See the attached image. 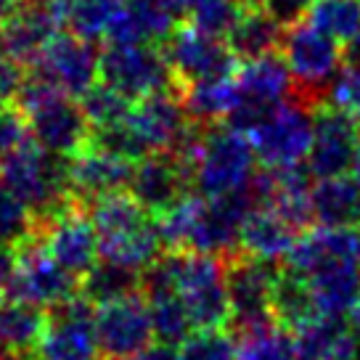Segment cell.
Wrapping results in <instances>:
<instances>
[{
    "instance_id": "obj_2",
    "label": "cell",
    "mask_w": 360,
    "mask_h": 360,
    "mask_svg": "<svg viewBox=\"0 0 360 360\" xmlns=\"http://www.w3.org/2000/svg\"><path fill=\"white\" fill-rule=\"evenodd\" d=\"M88 214L98 233L103 259L143 273L165 255L154 214L135 202L130 191L109 193L90 202Z\"/></svg>"
},
{
    "instance_id": "obj_17",
    "label": "cell",
    "mask_w": 360,
    "mask_h": 360,
    "mask_svg": "<svg viewBox=\"0 0 360 360\" xmlns=\"http://www.w3.org/2000/svg\"><path fill=\"white\" fill-rule=\"evenodd\" d=\"M79 294V278H75L69 270H64L56 259L43 249L40 238L34 236L19 247V273L13 283L16 300L32 302L43 310H51L56 304L69 302Z\"/></svg>"
},
{
    "instance_id": "obj_14",
    "label": "cell",
    "mask_w": 360,
    "mask_h": 360,
    "mask_svg": "<svg viewBox=\"0 0 360 360\" xmlns=\"http://www.w3.org/2000/svg\"><path fill=\"white\" fill-rule=\"evenodd\" d=\"M37 355L43 360H103L96 334V304L77 294L51 307Z\"/></svg>"
},
{
    "instance_id": "obj_33",
    "label": "cell",
    "mask_w": 360,
    "mask_h": 360,
    "mask_svg": "<svg viewBox=\"0 0 360 360\" xmlns=\"http://www.w3.org/2000/svg\"><path fill=\"white\" fill-rule=\"evenodd\" d=\"M236 360H300L294 337L289 328L276 321L265 326L238 331V358Z\"/></svg>"
},
{
    "instance_id": "obj_25",
    "label": "cell",
    "mask_w": 360,
    "mask_h": 360,
    "mask_svg": "<svg viewBox=\"0 0 360 360\" xmlns=\"http://www.w3.org/2000/svg\"><path fill=\"white\" fill-rule=\"evenodd\" d=\"M313 223L321 228L360 231V183L352 175L315 180L310 191Z\"/></svg>"
},
{
    "instance_id": "obj_46",
    "label": "cell",
    "mask_w": 360,
    "mask_h": 360,
    "mask_svg": "<svg viewBox=\"0 0 360 360\" xmlns=\"http://www.w3.org/2000/svg\"><path fill=\"white\" fill-rule=\"evenodd\" d=\"M24 6V0H0V27Z\"/></svg>"
},
{
    "instance_id": "obj_37",
    "label": "cell",
    "mask_w": 360,
    "mask_h": 360,
    "mask_svg": "<svg viewBox=\"0 0 360 360\" xmlns=\"http://www.w3.org/2000/svg\"><path fill=\"white\" fill-rule=\"evenodd\" d=\"M79 106L88 117L93 133L96 130H109L114 124H120L127 117L133 101H127L122 93H117L114 88H109L106 82H96L93 88L79 98Z\"/></svg>"
},
{
    "instance_id": "obj_31",
    "label": "cell",
    "mask_w": 360,
    "mask_h": 360,
    "mask_svg": "<svg viewBox=\"0 0 360 360\" xmlns=\"http://www.w3.org/2000/svg\"><path fill=\"white\" fill-rule=\"evenodd\" d=\"M304 22L337 43H349L360 34V0H310Z\"/></svg>"
},
{
    "instance_id": "obj_8",
    "label": "cell",
    "mask_w": 360,
    "mask_h": 360,
    "mask_svg": "<svg viewBox=\"0 0 360 360\" xmlns=\"http://www.w3.org/2000/svg\"><path fill=\"white\" fill-rule=\"evenodd\" d=\"M172 281L196 328L231 326V300L225 278V257L202 252H169Z\"/></svg>"
},
{
    "instance_id": "obj_20",
    "label": "cell",
    "mask_w": 360,
    "mask_h": 360,
    "mask_svg": "<svg viewBox=\"0 0 360 360\" xmlns=\"http://www.w3.org/2000/svg\"><path fill=\"white\" fill-rule=\"evenodd\" d=\"M360 262V231L349 228H304L294 241L283 265L300 276H313L323 268Z\"/></svg>"
},
{
    "instance_id": "obj_29",
    "label": "cell",
    "mask_w": 360,
    "mask_h": 360,
    "mask_svg": "<svg viewBox=\"0 0 360 360\" xmlns=\"http://www.w3.org/2000/svg\"><path fill=\"white\" fill-rule=\"evenodd\" d=\"M141 276L133 268H124V265H117L112 259H98L88 276H82L79 281V294L88 300L90 304L101 307L106 302H114V300H122V297H130V294L141 292Z\"/></svg>"
},
{
    "instance_id": "obj_11",
    "label": "cell",
    "mask_w": 360,
    "mask_h": 360,
    "mask_svg": "<svg viewBox=\"0 0 360 360\" xmlns=\"http://www.w3.org/2000/svg\"><path fill=\"white\" fill-rule=\"evenodd\" d=\"M172 75L178 79V88L204 82V79L228 77L236 75L238 58L223 37L207 34L193 24H178L175 32L162 43Z\"/></svg>"
},
{
    "instance_id": "obj_5",
    "label": "cell",
    "mask_w": 360,
    "mask_h": 360,
    "mask_svg": "<svg viewBox=\"0 0 360 360\" xmlns=\"http://www.w3.org/2000/svg\"><path fill=\"white\" fill-rule=\"evenodd\" d=\"M0 183L32 210L37 223L77 202L69 191L67 159L45 151L34 141H24L0 159Z\"/></svg>"
},
{
    "instance_id": "obj_51",
    "label": "cell",
    "mask_w": 360,
    "mask_h": 360,
    "mask_svg": "<svg viewBox=\"0 0 360 360\" xmlns=\"http://www.w3.org/2000/svg\"><path fill=\"white\" fill-rule=\"evenodd\" d=\"M27 360H43V358H40V355H32V358H27Z\"/></svg>"
},
{
    "instance_id": "obj_32",
    "label": "cell",
    "mask_w": 360,
    "mask_h": 360,
    "mask_svg": "<svg viewBox=\"0 0 360 360\" xmlns=\"http://www.w3.org/2000/svg\"><path fill=\"white\" fill-rule=\"evenodd\" d=\"M347 331V318L315 315L300 328H294V347L300 360H334L337 347Z\"/></svg>"
},
{
    "instance_id": "obj_44",
    "label": "cell",
    "mask_w": 360,
    "mask_h": 360,
    "mask_svg": "<svg viewBox=\"0 0 360 360\" xmlns=\"http://www.w3.org/2000/svg\"><path fill=\"white\" fill-rule=\"evenodd\" d=\"M130 360H178V347L175 345H167V342H151L141 349L138 355H133Z\"/></svg>"
},
{
    "instance_id": "obj_27",
    "label": "cell",
    "mask_w": 360,
    "mask_h": 360,
    "mask_svg": "<svg viewBox=\"0 0 360 360\" xmlns=\"http://www.w3.org/2000/svg\"><path fill=\"white\" fill-rule=\"evenodd\" d=\"M283 32H286V22L278 19L270 8L247 6L238 16L236 27L225 37V43L231 45L238 61H249V58L276 53L281 48Z\"/></svg>"
},
{
    "instance_id": "obj_34",
    "label": "cell",
    "mask_w": 360,
    "mask_h": 360,
    "mask_svg": "<svg viewBox=\"0 0 360 360\" xmlns=\"http://www.w3.org/2000/svg\"><path fill=\"white\" fill-rule=\"evenodd\" d=\"M37 217L32 210L0 183V247L19 249L37 236Z\"/></svg>"
},
{
    "instance_id": "obj_53",
    "label": "cell",
    "mask_w": 360,
    "mask_h": 360,
    "mask_svg": "<svg viewBox=\"0 0 360 360\" xmlns=\"http://www.w3.org/2000/svg\"><path fill=\"white\" fill-rule=\"evenodd\" d=\"M120 3H135V0H120Z\"/></svg>"
},
{
    "instance_id": "obj_47",
    "label": "cell",
    "mask_w": 360,
    "mask_h": 360,
    "mask_svg": "<svg viewBox=\"0 0 360 360\" xmlns=\"http://www.w3.org/2000/svg\"><path fill=\"white\" fill-rule=\"evenodd\" d=\"M165 3H167L169 8L178 13V16H183V13L188 16V11H191V8L196 6V3H199V0H165Z\"/></svg>"
},
{
    "instance_id": "obj_7",
    "label": "cell",
    "mask_w": 360,
    "mask_h": 360,
    "mask_svg": "<svg viewBox=\"0 0 360 360\" xmlns=\"http://www.w3.org/2000/svg\"><path fill=\"white\" fill-rule=\"evenodd\" d=\"M278 51L292 72L294 93L307 103L321 106L326 101L331 82L345 69L342 67L345 64L342 43L331 40L321 30H315L310 22L297 19V22L286 24Z\"/></svg>"
},
{
    "instance_id": "obj_6",
    "label": "cell",
    "mask_w": 360,
    "mask_h": 360,
    "mask_svg": "<svg viewBox=\"0 0 360 360\" xmlns=\"http://www.w3.org/2000/svg\"><path fill=\"white\" fill-rule=\"evenodd\" d=\"M315 109L294 93L292 98L270 106L255 117L249 124L247 138L265 169L300 167L307 162L313 143Z\"/></svg>"
},
{
    "instance_id": "obj_22",
    "label": "cell",
    "mask_w": 360,
    "mask_h": 360,
    "mask_svg": "<svg viewBox=\"0 0 360 360\" xmlns=\"http://www.w3.org/2000/svg\"><path fill=\"white\" fill-rule=\"evenodd\" d=\"M300 233L302 231L289 223L283 214L276 212L273 207L257 204L241 225L238 252L255 259H265V262H283Z\"/></svg>"
},
{
    "instance_id": "obj_26",
    "label": "cell",
    "mask_w": 360,
    "mask_h": 360,
    "mask_svg": "<svg viewBox=\"0 0 360 360\" xmlns=\"http://www.w3.org/2000/svg\"><path fill=\"white\" fill-rule=\"evenodd\" d=\"M302 278L310 286L318 315L347 318L355 310V304L360 302V262L323 268L313 276H302Z\"/></svg>"
},
{
    "instance_id": "obj_36",
    "label": "cell",
    "mask_w": 360,
    "mask_h": 360,
    "mask_svg": "<svg viewBox=\"0 0 360 360\" xmlns=\"http://www.w3.org/2000/svg\"><path fill=\"white\" fill-rule=\"evenodd\" d=\"M238 339L228 328H196L178 345V360H236Z\"/></svg>"
},
{
    "instance_id": "obj_3",
    "label": "cell",
    "mask_w": 360,
    "mask_h": 360,
    "mask_svg": "<svg viewBox=\"0 0 360 360\" xmlns=\"http://www.w3.org/2000/svg\"><path fill=\"white\" fill-rule=\"evenodd\" d=\"M257 162L247 133L225 122L207 124L188 159L191 191L202 199L244 191L257 178Z\"/></svg>"
},
{
    "instance_id": "obj_38",
    "label": "cell",
    "mask_w": 360,
    "mask_h": 360,
    "mask_svg": "<svg viewBox=\"0 0 360 360\" xmlns=\"http://www.w3.org/2000/svg\"><path fill=\"white\" fill-rule=\"evenodd\" d=\"M244 3L241 0H199L188 11V19L196 30H202L214 37H228L231 30L236 27L238 16L244 13Z\"/></svg>"
},
{
    "instance_id": "obj_28",
    "label": "cell",
    "mask_w": 360,
    "mask_h": 360,
    "mask_svg": "<svg viewBox=\"0 0 360 360\" xmlns=\"http://www.w3.org/2000/svg\"><path fill=\"white\" fill-rule=\"evenodd\" d=\"M180 101H183L186 114L191 117V122L204 124V127L228 122V117L236 112L238 101H241L236 75L186 85V88H180Z\"/></svg>"
},
{
    "instance_id": "obj_40",
    "label": "cell",
    "mask_w": 360,
    "mask_h": 360,
    "mask_svg": "<svg viewBox=\"0 0 360 360\" xmlns=\"http://www.w3.org/2000/svg\"><path fill=\"white\" fill-rule=\"evenodd\" d=\"M27 141V122L16 103L0 106V159L8 157L13 148Z\"/></svg>"
},
{
    "instance_id": "obj_52",
    "label": "cell",
    "mask_w": 360,
    "mask_h": 360,
    "mask_svg": "<svg viewBox=\"0 0 360 360\" xmlns=\"http://www.w3.org/2000/svg\"><path fill=\"white\" fill-rule=\"evenodd\" d=\"M0 360H11V358H6V355H3V352H0Z\"/></svg>"
},
{
    "instance_id": "obj_43",
    "label": "cell",
    "mask_w": 360,
    "mask_h": 360,
    "mask_svg": "<svg viewBox=\"0 0 360 360\" xmlns=\"http://www.w3.org/2000/svg\"><path fill=\"white\" fill-rule=\"evenodd\" d=\"M257 6H265L286 24L297 22L304 16V8L310 6V0H257Z\"/></svg>"
},
{
    "instance_id": "obj_30",
    "label": "cell",
    "mask_w": 360,
    "mask_h": 360,
    "mask_svg": "<svg viewBox=\"0 0 360 360\" xmlns=\"http://www.w3.org/2000/svg\"><path fill=\"white\" fill-rule=\"evenodd\" d=\"M315 315H318V310L313 304V294H310L307 281L300 273H294L283 265L278 283H276V292H273V318H276V323L294 331Z\"/></svg>"
},
{
    "instance_id": "obj_39",
    "label": "cell",
    "mask_w": 360,
    "mask_h": 360,
    "mask_svg": "<svg viewBox=\"0 0 360 360\" xmlns=\"http://www.w3.org/2000/svg\"><path fill=\"white\" fill-rule=\"evenodd\" d=\"M323 103L334 106L339 112H345L349 120H355L360 124V69L358 67L342 69L337 75V79L331 82Z\"/></svg>"
},
{
    "instance_id": "obj_45",
    "label": "cell",
    "mask_w": 360,
    "mask_h": 360,
    "mask_svg": "<svg viewBox=\"0 0 360 360\" xmlns=\"http://www.w3.org/2000/svg\"><path fill=\"white\" fill-rule=\"evenodd\" d=\"M334 360H360V331L347 323V331L339 342Z\"/></svg>"
},
{
    "instance_id": "obj_15",
    "label": "cell",
    "mask_w": 360,
    "mask_h": 360,
    "mask_svg": "<svg viewBox=\"0 0 360 360\" xmlns=\"http://www.w3.org/2000/svg\"><path fill=\"white\" fill-rule=\"evenodd\" d=\"M96 334L103 360H130L154 342V326L143 294L96 307Z\"/></svg>"
},
{
    "instance_id": "obj_23",
    "label": "cell",
    "mask_w": 360,
    "mask_h": 360,
    "mask_svg": "<svg viewBox=\"0 0 360 360\" xmlns=\"http://www.w3.org/2000/svg\"><path fill=\"white\" fill-rule=\"evenodd\" d=\"M178 13L165 0L122 3L106 43H148L162 45L178 27Z\"/></svg>"
},
{
    "instance_id": "obj_21",
    "label": "cell",
    "mask_w": 360,
    "mask_h": 360,
    "mask_svg": "<svg viewBox=\"0 0 360 360\" xmlns=\"http://www.w3.org/2000/svg\"><path fill=\"white\" fill-rule=\"evenodd\" d=\"M58 32V22L40 0H24V6L0 27V56L16 64H34L51 37Z\"/></svg>"
},
{
    "instance_id": "obj_35",
    "label": "cell",
    "mask_w": 360,
    "mask_h": 360,
    "mask_svg": "<svg viewBox=\"0 0 360 360\" xmlns=\"http://www.w3.org/2000/svg\"><path fill=\"white\" fill-rule=\"evenodd\" d=\"M122 8L120 0H72L69 27L85 40H103L112 32V24Z\"/></svg>"
},
{
    "instance_id": "obj_1",
    "label": "cell",
    "mask_w": 360,
    "mask_h": 360,
    "mask_svg": "<svg viewBox=\"0 0 360 360\" xmlns=\"http://www.w3.org/2000/svg\"><path fill=\"white\" fill-rule=\"evenodd\" d=\"M191 124V117L180 101V90H167L133 101L122 122L109 130H96L90 135V143L138 162L151 154L175 151Z\"/></svg>"
},
{
    "instance_id": "obj_18",
    "label": "cell",
    "mask_w": 360,
    "mask_h": 360,
    "mask_svg": "<svg viewBox=\"0 0 360 360\" xmlns=\"http://www.w3.org/2000/svg\"><path fill=\"white\" fill-rule=\"evenodd\" d=\"M135 162L127 157H120L109 148L88 143L75 157L67 159L69 172V191L79 204L88 207L90 202L109 196V193L127 191L133 178Z\"/></svg>"
},
{
    "instance_id": "obj_24",
    "label": "cell",
    "mask_w": 360,
    "mask_h": 360,
    "mask_svg": "<svg viewBox=\"0 0 360 360\" xmlns=\"http://www.w3.org/2000/svg\"><path fill=\"white\" fill-rule=\"evenodd\" d=\"M48 326V310L16 297L0 300V352L11 360L37 355Z\"/></svg>"
},
{
    "instance_id": "obj_12",
    "label": "cell",
    "mask_w": 360,
    "mask_h": 360,
    "mask_svg": "<svg viewBox=\"0 0 360 360\" xmlns=\"http://www.w3.org/2000/svg\"><path fill=\"white\" fill-rule=\"evenodd\" d=\"M37 238L45 252L79 281L101 259L98 233L93 228L88 207L79 202L67 204L61 212L43 220L37 228Z\"/></svg>"
},
{
    "instance_id": "obj_9",
    "label": "cell",
    "mask_w": 360,
    "mask_h": 360,
    "mask_svg": "<svg viewBox=\"0 0 360 360\" xmlns=\"http://www.w3.org/2000/svg\"><path fill=\"white\" fill-rule=\"evenodd\" d=\"M98 79L127 101L180 90L162 45L148 43H106L98 56Z\"/></svg>"
},
{
    "instance_id": "obj_41",
    "label": "cell",
    "mask_w": 360,
    "mask_h": 360,
    "mask_svg": "<svg viewBox=\"0 0 360 360\" xmlns=\"http://www.w3.org/2000/svg\"><path fill=\"white\" fill-rule=\"evenodd\" d=\"M24 82H27V77H24L22 64L0 56V106L16 103V98H19V93H22V88H24Z\"/></svg>"
},
{
    "instance_id": "obj_16",
    "label": "cell",
    "mask_w": 360,
    "mask_h": 360,
    "mask_svg": "<svg viewBox=\"0 0 360 360\" xmlns=\"http://www.w3.org/2000/svg\"><path fill=\"white\" fill-rule=\"evenodd\" d=\"M360 148V124L328 103L315 109L313 143L304 167L315 180L339 178L352 169Z\"/></svg>"
},
{
    "instance_id": "obj_4",
    "label": "cell",
    "mask_w": 360,
    "mask_h": 360,
    "mask_svg": "<svg viewBox=\"0 0 360 360\" xmlns=\"http://www.w3.org/2000/svg\"><path fill=\"white\" fill-rule=\"evenodd\" d=\"M16 109L24 114L30 141L56 157H75L90 143L93 127L77 98L56 90L37 75L27 77L16 98Z\"/></svg>"
},
{
    "instance_id": "obj_10",
    "label": "cell",
    "mask_w": 360,
    "mask_h": 360,
    "mask_svg": "<svg viewBox=\"0 0 360 360\" xmlns=\"http://www.w3.org/2000/svg\"><path fill=\"white\" fill-rule=\"evenodd\" d=\"M281 276L278 262H265L249 255L225 257L228 300H231V326L236 331L273 323V292Z\"/></svg>"
},
{
    "instance_id": "obj_48",
    "label": "cell",
    "mask_w": 360,
    "mask_h": 360,
    "mask_svg": "<svg viewBox=\"0 0 360 360\" xmlns=\"http://www.w3.org/2000/svg\"><path fill=\"white\" fill-rule=\"evenodd\" d=\"M347 61H349V67L360 69V34L355 37V40H349L347 43Z\"/></svg>"
},
{
    "instance_id": "obj_49",
    "label": "cell",
    "mask_w": 360,
    "mask_h": 360,
    "mask_svg": "<svg viewBox=\"0 0 360 360\" xmlns=\"http://www.w3.org/2000/svg\"><path fill=\"white\" fill-rule=\"evenodd\" d=\"M347 323L352 328H358V331H360V302L355 304V310H352V313L347 315Z\"/></svg>"
},
{
    "instance_id": "obj_42",
    "label": "cell",
    "mask_w": 360,
    "mask_h": 360,
    "mask_svg": "<svg viewBox=\"0 0 360 360\" xmlns=\"http://www.w3.org/2000/svg\"><path fill=\"white\" fill-rule=\"evenodd\" d=\"M16 273H19V249L0 247V300L13 294Z\"/></svg>"
},
{
    "instance_id": "obj_13",
    "label": "cell",
    "mask_w": 360,
    "mask_h": 360,
    "mask_svg": "<svg viewBox=\"0 0 360 360\" xmlns=\"http://www.w3.org/2000/svg\"><path fill=\"white\" fill-rule=\"evenodd\" d=\"M98 56L101 51H96L93 40L77 32H56L34 58L32 75L79 101L98 82Z\"/></svg>"
},
{
    "instance_id": "obj_50",
    "label": "cell",
    "mask_w": 360,
    "mask_h": 360,
    "mask_svg": "<svg viewBox=\"0 0 360 360\" xmlns=\"http://www.w3.org/2000/svg\"><path fill=\"white\" fill-rule=\"evenodd\" d=\"M349 172H352V178L360 183V148H358V154H355V162H352V169H349Z\"/></svg>"
},
{
    "instance_id": "obj_19",
    "label": "cell",
    "mask_w": 360,
    "mask_h": 360,
    "mask_svg": "<svg viewBox=\"0 0 360 360\" xmlns=\"http://www.w3.org/2000/svg\"><path fill=\"white\" fill-rule=\"evenodd\" d=\"M127 191L148 214H162L191 191L188 167L175 154H151L135 162Z\"/></svg>"
}]
</instances>
